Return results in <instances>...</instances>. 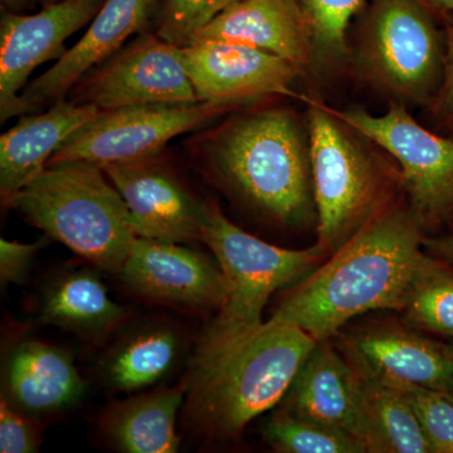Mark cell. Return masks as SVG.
I'll return each mask as SVG.
<instances>
[{
	"label": "cell",
	"instance_id": "obj_1",
	"mask_svg": "<svg viewBox=\"0 0 453 453\" xmlns=\"http://www.w3.org/2000/svg\"><path fill=\"white\" fill-rule=\"evenodd\" d=\"M423 226L412 208L390 204L286 292L271 323L297 327L319 342L372 310L403 311L425 256Z\"/></svg>",
	"mask_w": 453,
	"mask_h": 453
},
{
	"label": "cell",
	"instance_id": "obj_2",
	"mask_svg": "<svg viewBox=\"0 0 453 453\" xmlns=\"http://www.w3.org/2000/svg\"><path fill=\"white\" fill-rule=\"evenodd\" d=\"M316 344L303 330L270 320L246 329L210 325L186 378L188 426L207 441L237 438L285 398Z\"/></svg>",
	"mask_w": 453,
	"mask_h": 453
},
{
	"label": "cell",
	"instance_id": "obj_3",
	"mask_svg": "<svg viewBox=\"0 0 453 453\" xmlns=\"http://www.w3.org/2000/svg\"><path fill=\"white\" fill-rule=\"evenodd\" d=\"M195 146L205 172L262 216L288 226L312 219L310 142L294 112L264 109L234 116Z\"/></svg>",
	"mask_w": 453,
	"mask_h": 453
},
{
	"label": "cell",
	"instance_id": "obj_4",
	"mask_svg": "<svg viewBox=\"0 0 453 453\" xmlns=\"http://www.w3.org/2000/svg\"><path fill=\"white\" fill-rule=\"evenodd\" d=\"M7 207L98 270L118 275L136 235L129 211L103 166L73 160L47 166Z\"/></svg>",
	"mask_w": 453,
	"mask_h": 453
},
{
	"label": "cell",
	"instance_id": "obj_5",
	"mask_svg": "<svg viewBox=\"0 0 453 453\" xmlns=\"http://www.w3.org/2000/svg\"><path fill=\"white\" fill-rule=\"evenodd\" d=\"M312 187L318 246L333 255L389 207L395 175L369 150L357 131L332 109L309 101Z\"/></svg>",
	"mask_w": 453,
	"mask_h": 453
},
{
	"label": "cell",
	"instance_id": "obj_6",
	"mask_svg": "<svg viewBox=\"0 0 453 453\" xmlns=\"http://www.w3.org/2000/svg\"><path fill=\"white\" fill-rule=\"evenodd\" d=\"M202 242L210 247L226 283V300L211 325L246 329L264 323L262 312L273 292L315 270L326 253L315 244L288 250L259 240L207 203Z\"/></svg>",
	"mask_w": 453,
	"mask_h": 453
},
{
	"label": "cell",
	"instance_id": "obj_7",
	"mask_svg": "<svg viewBox=\"0 0 453 453\" xmlns=\"http://www.w3.org/2000/svg\"><path fill=\"white\" fill-rule=\"evenodd\" d=\"M357 56L374 85L410 103L432 100L445 73L442 42L419 0H374Z\"/></svg>",
	"mask_w": 453,
	"mask_h": 453
},
{
	"label": "cell",
	"instance_id": "obj_8",
	"mask_svg": "<svg viewBox=\"0 0 453 453\" xmlns=\"http://www.w3.org/2000/svg\"><path fill=\"white\" fill-rule=\"evenodd\" d=\"M231 109L195 101L106 110L74 131L50 157L49 165L83 160L104 168L155 157L162 154L170 140L198 129Z\"/></svg>",
	"mask_w": 453,
	"mask_h": 453
},
{
	"label": "cell",
	"instance_id": "obj_9",
	"mask_svg": "<svg viewBox=\"0 0 453 453\" xmlns=\"http://www.w3.org/2000/svg\"><path fill=\"white\" fill-rule=\"evenodd\" d=\"M351 129L374 142L401 166L410 207L423 226L440 222L453 211V142L421 127L401 104L384 115L362 109L332 110Z\"/></svg>",
	"mask_w": 453,
	"mask_h": 453
},
{
	"label": "cell",
	"instance_id": "obj_10",
	"mask_svg": "<svg viewBox=\"0 0 453 453\" xmlns=\"http://www.w3.org/2000/svg\"><path fill=\"white\" fill-rule=\"evenodd\" d=\"M67 97L74 104L95 106L101 111L199 101L188 76L180 46L150 32L140 33L88 71Z\"/></svg>",
	"mask_w": 453,
	"mask_h": 453
},
{
	"label": "cell",
	"instance_id": "obj_11",
	"mask_svg": "<svg viewBox=\"0 0 453 453\" xmlns=\"http://www.w3.org/2000/svg\"><path fill=\"white\" fill-rule=\"evenodd\" d=\"M105 0H57L35 14L3 11L0 19V120L14 118L35 68L58 61L73 33L89 25Z\"/></svg>",
	"mask_w": 453,
	"mask_h": 453
},
{
	"label": "cell",
	"instance_id": "obj_12",
	"mask_svg": "<svg viewBox=\"0 0 453 453\" xmlns=\"http://www.w3.org/2000/svg\"><path fill=\"white\" fill-rule=\"evenodd\" d=\"M103 169L127 204L136 237L202 242L207 202L188 190L160 154Z\"/></svg>",
	"mask_w": 453,
	"mask_h": 453
},
{
	"label": "cell",
	"instance_id": "obj_13",
	"mask_svg": "<svg viewBox=\"0 0 453 453\" xmlns=\"http://www.w3.org/2000/svg\"><path fill=\"white\" fill-rule=\"evenodd\" d=\"M180 50L199 101L235 107L273 95L296 96L291 83L303 68L273 53L216 41L192 42Z\"/></svg>",
	"mask_w": 453,
	"mask_h": 453
},
{
	"label": "cell",
	"instance_id": "obj_14",
	"mask_svg": "<svg viewBox=\"0 0 453 453\" xmlns=\"http://www.w3.org/2000/svg\"><path fill=\"white\" fill-rule=\"evenodd\" d=\"M184 243L136 237L119 277L151 303L187 310H219L226 283L219 266Z\"/></svg>",
	"mask_w": 453,
	"mask_h": 453
},
{
	"label": "cell",
	"instance_id": "obj_15",
	"mask_svg": "<svg viewBox=\"0 0 453 453\" xmlns=\"http://www.w3.org/2000/svg\"><path fill=\"white\" fill-rule=\"evenodd\" d=\"M163 0H105L88 31L46 73L29 83L17 101L14 116L40 112L68 96L88 71L145 32Z\"/></svg>",
	"mask_w": 453,
	"mask_h": 453
},
{
	"label": "cell",
	"instance_id": "obj_16",
	"mask_svg": "<svg viewBox=\"0 0 453 453\" xmlns=\"http://www.w3.org/2000/svg\"><path fill=\"white\" fill-rule=\"evenodd\" d=\"M283 410L347 432L365 446L366 452L378 453L356 369L329 340L319 342L306 357L286 395Z\"/></svg>",
	"mask_w": 453,
	"mask_h": 453
},
{
	"label": "cell",
	"instance_id": "obj_17",
	"mask_svg": "<svg viewBox=\"0 0 453 453\" xmlns=\"http://www.w3.org/2000/svg\"><path fill=\"white\" fill-rule=\"evenodd\" d=\"M85 390L73 356L43 340L19 339L3 359L2 398L33 417L73 407Z\"/></svg>",
	"mask_w": 453,
	"mask_h": 453
},
{
	"label": "cell",
	"instance_id": "obj_18",
	"mask_svg": "<svg viewBox=\"0 0 453 453\" xmlns=\"http://www.w3.org/2000/svg\"><path fill=\"white\" fill-rule=\"evenodd\" d=\"M204 41L253 47L303 70L312 62L299 0H238L199 29L189 43Z\"/></svg>",
	"mask_w": 453,
	"mask_h": 453
},
{
	"label": "cell",
	"instance_id": "obj_19",
	"mask_svg": "<svg viewBox=\"0 0 453 453\" xmlns=\"http://www.w3.org/2000/svg\"><path fill=\"white\" fill-rule=\"evenodd\" d=\"M100 109L79 105L68 98L57 101L46 111L25 115L0 138V196L7 205L12 196L49 165L65 140Z\"/></svg>",
	"mask_w": 453,
	"mask_h": 453
},
{
	"label": "cell",
	"instance_id": "obj_20",
	"mask_svg": "<svg viewBox=\"0 0 453 453\" xmlns=\"http://www.w3.org/2000/svg\"><path fill=\"white\" fill-rule=\"evenodd\" d=\"M380 377L449 392L453 389V359L437 344L399 326L365 330L342 342Z\"/></svg>",
	"mask_w": 453,
	"mask_h": 453
},
{
	"label": "cell",
	"instance_id": "obj_21",
	"mask_svg": "<svg viewBox=\"0 0 453 453\" xmlns=\"http://www.w3.org/2000/svg\"><path fill=\"white\" fill-rule=\"evenodd\" d=\"M97 267H73L50 277L43 292L40 321L83 339L106 338L127 318V310L110 296Z\"/></svg>",
	"mask_w": 453,
	"mask_h": 453
},
{
	"label": "cell",
	"instance_id": "obj_22",
	"mask_svg": "<svg viewBox=\"0 0 453 453\" xmlns=\"http://www.w3.org/2000/svg\"><path fill=\"white\" fill-rule=\"evenodd\" d=\"M186 380L118 402L106 411L101 427L122 452L174 453L180 446L175 422L186 399Z\"/></svg>",
	"mask_w": 453,
	"mask_h": 453
},
{
	"label": "cell",
	"instance_id": "obj_23",
	"mask_svg": "<svg viewBox=\"0 0 453 453\" xmlns=\"http://www.w3.org/2000/svg\"><path fill=\"white\" fill-rule=\"evenodd\" d=\"M184 339L177 327L164 321L131 330L106 354L104 380L116 392H139L163 380L177 366Z\"/></svg>",
	"mask_w": 453,
	"mask_h": 453
},
{
	"label": "cell",
	"instance_id": "obj_24",
	"mask_svg": "<svg viewBox=\"0 0 453 453\" xmlns=\"http://www.w3.org/2000/svg\"><path fill=\"white\" fill-rule=\"evenodd\" d=\"M340 350L356 369L366 417L380 453H434L403 393L384 380L356 353Z\"/></svg>",
	"mask_w": 453,
	"mask_h": 453
},
{
	"label": "cell",
	"instance_id": "obj_25",
	"mask_svg": "<svg viewBox=\"0 0 453 453\" xmlns=\"http://www.w3.org/2000/svg\"><path fill=\"white\" fill-rule=\"evenodd\" d=\"M411 324L427 332L453 336V268L423 256L403 309Z\"/></svg>",
	"mask_w": 453,
	"mask_h": 453
},
{
	"label": "cell",
	"instance_id": "obj_26",
	"mask_svg": "<svg viewBox=\"0 0 453 453\" xmlns=\"http://www.w3.org/2000/svg\"><path fill=\"white\" fill-rule=\"evenodd\" d=\"M265 440L280 453H363L365 446L347 432L280 411L267 422Z\"/></svg>",
	"mask_w": 453,
	"mask_h": 453
},
{
	"label": "cell",
	"instance_id": "obj_27",
	"mask_svg": "<svg viewBox=\"0 0 453 453\" xmlns=\"http://www.w3.org/2000/svg\"><path fill=\"white\" fill-rule=\"evenodd\" d=\"M365 0H299L312 61L335 64L348 55L347 32Z\"/></svg>",
	"mask_w": 453,
	"mask_h": 453
},
{
	"label": "cell",
	"instance_id": "obj_28",
	"mask_svg": "<svg viewBox=\"0 0 453 453\" xmlns=\"http://www.w3.org/2000/svg\"><path fill=\"white\" fill-rule=\"evenodd\" d=\"M389 381L407 398L432 452L453 453V403L446 393L414 384Z\"/></svg>",
	"mask_w": 453,
	"mask_h": 453
},
{
	"label": "cell",
	"instance_id": "obj_29",
	"mask_svg": "<svg viewBox=\"0 0 453 453\" xmlns=\"http://www.w3.org/2000/svg\"><path fill=\"white\" fill-rule=\"evenodd\" d=\"M238 0H163L157 16V35L186 46L199 29Z\"/></svg>",
	"mask_w": 453,
	"mask_h": 453
},
{
	"label": "cell",
	"instance_id": "obj_30",
	"mask_svg": "<svg viewBox=\"0 0 453 453\" xmlns=\"http://www.w3.org/2000/svg\"><path fill=\"white\" fill-rule=\"evenodd\" d=\"M42 442V427L35 417L0 402V452L33 453Z\"/></svg>",
	"mask_w": 453,
	"mask_h": 453
},
{
	"label": "cell",
	"instance_id": "obj_31",
	"mask_svg": "<svg viewBox=\"0 0 453 453\" xmlns=\"http://www.w3.org/2000/svg\"><path fill=\"white\" fill-rule=\"evenodd\" d=\"M50 238H44L33 243H20L18 241L0 240V280L2 285L23 283L28 276L33 261L37 253L50 242Z\"/></svg>",
	"mask_w": 453,
	"mask_h": 453
},
{
	"label": "cell",
	"instance_id": "obj_32",
	"mask_svg": "<svg viewBox=\"0 0 453 453\" xmlns=\"http://www.w3.org/2000/svg\"><path fill=\"white\" fill-rule=\"evenodd\" d=\"M442 104L447 115L453 120V27L449 35L445 64V80L442 88Z\"/></svg>",
	"mask_w": 453,
	"mask_h": 453
},
{
	"label": "cell",
	"instance_id": "obj_33",
	"mask_svg": "<svg viewBox=\"0 0 453 453\" xmlns=\"http://www.w3.org/2000/svg\"><path fill=\"white\" fill-rule=\"evenodd\" d=\"M429 249L438 256L447 259L453 264V237L443 238V240L425 241Z\"/></svg>",
	"mask_w": 453,
	"mask_h": 453
},
{
	"label": "cell",
	"instance_id": "obj_34",
	"mask_svg": "<svg viewBox=\"0 0 453 453\" xmlns=\"http://www.w3.org/2000/svg\"><path fill=\"white\" fill-rule=\"evenodd\" d=\"M0 2H2L3 11L22 13L23 11L35 7L37 0H0Z\"/></svg>",
	"mask_w": 453,
	"mask_h": 453
},
{
	"label": "cell",
	"instance_id": "obj_35",
	"mask_svg": "<svg viewBox=\"0 0 453 453\" xmlns=\"http://www.w3.org/2000/svg\"><path fill=\"white\" fill-rule=\"evenodd\" d=\"M427 7L442 9V11L453 12V0H419Z\"/></svg>",
	"mask_w": 453,
	"mask_h": 453
},
{
	"label": "cell",
	"instance_id": "obj_36",
	"mask_svg": "<svg viewBox=\"0 0 453 453\" xmlns=\"http://www.w3.org/2000/svg\"><path fill=\"white\" fill-rule=\"evenodd\" d=\"M446 347H447V350H449V356H451L452 359H453V342H452V344L446 345Z\"/></svg>",
	"mask_w": 453,
	"mask_h": 453
},
{
	"label": "cell",
	"instance_id": "obj_37",
	"mask_svg": "<svg viewBox=\"0 0 453 453\" xmlns=\"http://www.w3.org/2000/svg\"><path fill=\"white\" fill-rule=\"evenodd\" d=\"M447 396H449V399H451V402L453 403V389L449 390V392H445Z\"/></svg>",
	"mask_w": 453,
	"mask_h": 453
},
{
	"label": "cell",
	"instance_id": "obj_38",
	"mask_svg": "<svg viewBox=\"0 0 453 453\" xmlns=\"http://www.w3.org/2000/svg\"><path fill=\"white\" fill-rule=\"evenodd\" d=\"M43 2H46V4H49V3L57 2V0H43Z\"/></svg>",
	"mask_w": 453,
	"mask_h": 453
}]
</instances>
